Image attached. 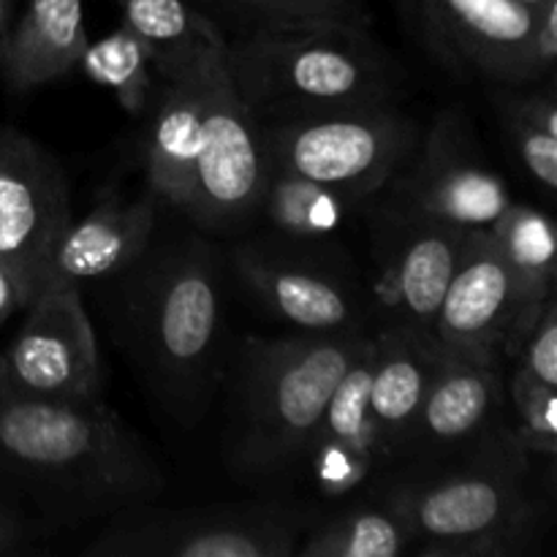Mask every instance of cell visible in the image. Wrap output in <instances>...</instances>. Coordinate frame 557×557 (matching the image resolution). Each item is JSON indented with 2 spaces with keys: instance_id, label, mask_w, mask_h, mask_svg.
I'll use <instances>...</instances> for the list:
<instances>
[{
  "instance_id": "obj_1",
  "label": "cell",
  "mask_w": 557,
  "mask_h": 557,
  "mask_svg": "<svg viewBox=\"0 0 557 557\" xmlns=\"http://www.w3.org/2000/svg\"><path fill=\"white\" fill-rule=\"evenodd\" d=\"M0 479L58 525L152 504L163 476L139 435L98 400H54L0 381Z\"/></svg>"
},
{
  "instance_id": "obj_2",
  "label": "cell",
  "mask_w": 557,
  "mask_h": 557,
  "mask_svg": "<svg viewBox=\"0 0 557 557\" xmlns=\"http://www.w3.org/2000/svg\"><path fill=\"white\" fill-rule=\"evenodd\" d=\"M364 337V332H299L245 343L226 441L234 473L270 479L302 460L337 381Z\"/></svg>"
},
{
  "instance_id": "obj_3",
  "label": "cell",
  "mask_w": 557,
  "mask_h": 557,
  "mask_svg": "<svg viewBox=\"0 0 557 557\" xmlns=\"http://www.w3.org/2000/svg\"><path fill=\"white\" fill-rule=\"evenodd\" d=\"M228 71L259 123L395 103L400 65L370 27L330 25L228 41Z\"/></svg>"
},
{
  "instance_id": "obj_4",
  "label": "cell",
  "mask_w": 557,
  "mask_h": 557,
  "mask_svg": "<svg viewBox=\"0 0 557 557\" xmlns=\"http://www.w3.org/2000/svg\"><path fill=\"white\" fill-rule=\"evenodd\" d=\"M531 455L495 424L468 462L392 490L419 557H509L531 547L542 506L528 495Z\"/></svg>"
},
{
  "instance_id": "obj_5",
  "label": "cell",
  "mask_w": 557,
  "mask_h": 557,
  "mask_svg": "<svg viewBox=\"0 0 557 557\" xmlns=\"http://www.w3.org/2000/svg\"><path fill=\"white\" fill-rule=\"evenodd\" d=\"M128 346L177 417L201 408L218 364L221 270L201 239L156 250L131 277Z\"/></svg>"
},
{
  "instance_id": "obj_6",
  "label": "cell",
  "mask_w": 557,
  "mask_h": 557,
  "mask_svg": "<svg viewBox=\"0 0 557 557\" xmlns=\"http://www.w3.org/2000/svg\"><path fill=\"white\" fill-rule=\"evenodd\" d=\"M270 166L373 199L419 147V131L395 103L259 123Z\"/></svg>"
},
{
  "instance_id": "obj_7",
  "label": "cell",
  "mask_w": 557,
  "mask_h": 557,
  "mask_svg": "<svg viewBox=\"0 0 557 557\" xmlns=\"http://www.w3.org/2000/svg\"><path fill=\"white\" fill-rule=\"evenodd\" d=\"M313 517L283 504L139 509L112 517L90 557H294Z\"/></svg>"
},
{
  "instance_id": "obj_8",
  "label": "cell",
  "mask_w": 557,
  "mask_h": 557,
  "mask_svg": "<svg viewBox=\"0 0 557 557\" xmlns=\"http://www.w3.org/2000/svg\"><path fill=\"white\" fill-rule=\"evenodd\" d=\"M201 125L205 136L185 215L210 232H234L256 218L267 158L259 120L237 92L226 54L205 69Z\"/></svg>"
},
{
  "instance_id": "obj_9",
  "label": "cell",
  "mask_w": 557,
  "mask_h": 557,
  "mask_svg": "<svg viewBox=\"0 0 557 557\" xmlns=\"http://www.w3.org/2000/svg\"><path fill=\"white\" fill-rule=\"evenodd\" d=\"M326 245L256 239L237 250V275L277 319L302 332H364V299Z\"/></svg>"
},
{
  "instance_id": "obj_10",
  "label": "cell",
  "mask_w": 557,
  "mask_h": 557,
  "mask_svg": "<svg viewBox=\"0 0 557 557\" xmlns=\"http://www.w3.org/2000/svg\"><path fill=\"white\" fill-rule=\"evenodd\" d=\"M408 166L389 183L392 199L384 210L473 232L493 226L511 205L506 183L476 156L455 114L438 117Z\"/></svg>"
},
{
  "instance_id": "obj_11",
  "label": "cell",
  "mask_w": 557,
  "mask_h": 557,
  "mask_svg": "<svg viewBox=\"0 0 557 557\" xmlns=\"http://www.w3.org/2000/svg\"><path fill=\"white\" fill-rule=\"evenodd\" d=\"M0 381L54 400L101 397V357L82 288H52L33 299L27 321L0 354Z\"/></svg>"
},
{
  "instance_id": "obj_12",
  "label": "cell",
  "mask_w": 557,
  "mask_h": 557,
  "mask_svg": "<svg viewBox=\"0 0 557 557\" xmlns=\"http://www.w3.org/2000/svg\"><path fill=\"white\" fill-rule=\"evenodd\" d=\"M71 221L69 180L58 158L22 131L0 128V261L25 281L33 299Z\"/></svg>"
},
{
  "instance_id": "obj_13",
  "label": "cell",
  "mask_w": 557,
  "mask_h": 557,
  "mask_svg": "<svg viewBox=\"0 0 557 557\" xmlns=\"http://www.w3.org/2000/svg\"><path fill=\"white\" fill-rule=\"evenodd\" d=\"M533 321L487 228L468 232L435 315L433 335L438 346L444 351L504 357L517 351Z\"/></svg>"
},
{
  "instance_id": "obj_14",
  "label": "cell",
  "mask_w": 557,
  "mask_h": 557,
  "mask_svg": "<svg viewBox=\"0 0 557 557\" xmlns=\"http://www.w3.org/2000/svg\"><path fill=\"white\" fill-rule=\"evenodd\" d=\"M424 41L460 76L531 87L528 38L536 9L517 0H419Z\"/></svg>"
},
{
  "instance_id": "obj_15",
  "label": "cell",
  "mask_w": 557,
  "mask_h": 557,
  "mask_svg": "<svg viewBox=\"0 0 557 557\" xmlns=\"http://www.w3.org/2000/svg\"><path fill=\"white\" fill-rule=\"evenodd\" d=\"M384 215L386 248L375 297L392 313L389 324L433 332L468 232L389 210Z\"/></svg>"
},
{
  "instance_id": "obj_16",
  "label": "cell",
  "mask_w": 557,
  "mask_h": 557,
  "mask_svg": "<svg viewBox=\"0 0 557 557\" xmlns=\"http://www.w3.org/2000/svg\"><path fill=\"white\" fill-rule=\"evenodd\" d=\"M370 375H373V335H368L337 381L302 460L310 482L326 498H343L362 487L381 460L379 435L370 417Z\"/></svg>"
},
{
  "instance_id": "obj_17",
  "label": "cell",
  "mask_w": 557,
  "mask_h": 557,
  "mask_svg": "<svg viewBox=\"0 0 557 557\" xmlns=\"http://www.w3.org/2000/svg\"><path fill=\"white\" fill-rule=\"evenodd\" d=\"M504 400L498 354H457L438 346L422 411L406 451L446 455L482 438Z\"/></svg>"
},
{
  "instance_id": "obj_18",
  "label": "cell",
  "mask_w": 557,
  "mask_h": 557,
  "mask_svg": "<svg viewBox=\"0 0 557 557\" xmlns=\"http://www.w3.org/2000/svg\"><path fill=\"white\" fill-rule=\"evenodd\" d=\"M156 232V207L150 199L98 201L85 218L71 221L44 267L38 294L120 275L131 270L150 248ZM36 294V297H38Z\"/></svg>"
},
{
  "instance_id": "obj_19",
  "label": "cell",
  "mask_w": 557,
  "mask_h": 557,
  "mask_svg": "<svg viewBox=\"0 0 557 557\" xmlns=\"http://www.w3.org/2000/svg\"><path fill=\"white\" fill-rule=\"evenodd\" d=\"M435 359L438 341L433 332L386 324L379 335H373L370 417L379 435L381 460L408 449Z\"/></svg>"
},
{
  "instance_id": "obj_20",
  "label": "cell",
  "mask_w": 557,
  "mask_h": 557,
  "mask_svg": "<svg viewBox=\"0 0 557 557\" xmlns=\"http://www.w3.org/2000/svg\"><path fill=\"white\" fill-rule=\"evenodd\" d=\"M87 27L82 0H27L0 60V76L14 92L65 79L85 52Z\"/></svg>"
},
{
  "instance_id": "obj_21",
  "label": "cell",
  "mask_w": 557,
  "mask_h": 557,
  "mask_svg": "<svg viewBox=\"0 0 557 557\" xmlns=\"http://www.w3.org/2000/svg\"><path fill=\"white\" fill-rule=\"evenodd\" d=\"M201 87L205 71L183 82H163L147 147V183L152 194L185 212L201 152Z\"/></svg>"
},
{
  "instance_id": "obj_22",
  "label": "cell",
  "mask_w": 557,
  "mask_h": 557,
  "mask_svg": "<svg viewBox=\"0 0 557 557\" xmlns=\"http://www.w3.org/2000/svg\"><path fill=\"white\" fill-rule=\"evenodd\" d=\"M125 25L150 47L161 82L199 76L228 49L226 36L188 0H117Z\"/></svg>"
},
{
  "instance_id": "obj_23",
  "label": "cell",
  "mask_w": 557,
  "mask_h": 557,
  "mask_svg": "<svg viewBox=\"0 0 557 557\" xmlns=\"http://www.w3.org/2000/svg\"><path fill=\"white\" fill-rule=\"evenodd\" d=\"M370 199L330 188L302 174L267 163L256 218H264L272 237L299 245H330Z\"/></svg>"
},
{
  "instance_id": "obj_24",
  "label": "cell",
  "mask_w": 557,
  "mask_h": 557,
  "mask_svg": "<svg viewBox=\"0 0 557 557\" xmlns=\"http://www.w3.org/2000/svg\"><path fill=\"white\" fill-rule=\"evenodd\" d=\"M226 41L330 25L370 27L368 0H188Z\"/></svg>"
},
{
  "instance_id": "obj_25",
  "label": "cell",
  "mask_w": 557,
  "mask_h": 557,
  "mask_svg": "<svg viewBox=\"0 0 557 557\" xmlns=\"http://www.w3.org/2000/svg\"><path fill=\"white\" fill-rule=\"evenodd\" d=\"M411 549V525L389 493L381 504H354L313 520L294 557H400Z\"/></svg>"
},
{
  "instance_id": "obj_26",
  "label": "cell",
  "mask_w": 557,
  "mask_h": 557,
  "mask_svg": "<svg viewBox=\"0 0 557 557\" xmlns=\"http://www.w3.org/2000/svg\"><path fill=\"white\" fill-rule=\"evenodd\" d=\"M500 259L515 277L517 294L531 319L555 297V223L539 207L511 201L487 228Z\"/></svg>"
},
{
  "instance_id": "obj_27",
  "label": "cell",
  "mask_w": 557,
  "mask_h": 557,
  "mask_svg": "<svg viewBox=\"0 0 557 557\" xmlns=\"http://www.w3.org/2000/svg\"><path fill=\"white\" fill-rule=\"evenodd\" d=\"M76 69L92 82L114 92L120 107L131 114H141L156 103L158 76L156 60L150 47L131 30L125 22H120L114 30L98 41H87ZM163 85V82H161Z\"/></svg>"
},
{
  "instance_id": "obj_28",
  "label": "cell",
  "mask_w": 557,
  "mask_h": 557,
  "mask_svg": "<svg viewBox=\"0 0 557 557\" xmlns=\"http://www.w3.org/2000/svg\"><path fill=\"white\" fill-rule=\"evenodd\" d=\"M498 109L509 128L522 166L533 183L553 194L557 188V103L553 85L498 87Z\"/></svg>"
},
{
  "instance_id": "obj_29",
  "label": "cell",
  "mask_w": 557,
  "mask_h": 557,
  "mask_svg": "<svg viewBox=\"0 0 557 557\" xmlns=\"http://www.w3.org/2000/svg\"><path fill=\"white\" fill-rule=\"evenodd\" d=\"M515 406V435L528 455L555 457L557 451V389L542 384L525 370L517 368L509 381Z\"/></svg>"
},
{
  "instance_id": "obj_30",
  "label": "cell",
  "mask_w": 557,
  "mask_h": 557,
  "mask_svg": "<svg viewBox=\"0 0 557 557\" xmlns=\"http://www.w3.org/2000/svg\"><path fill=\"white\" fill-rule=\"evenodd\" d=\"M517 357L520 364L517 368L525 370L542 384L555 386L557 389V302L555 297L547 299L542 310H539L536 321L531 330L522 335L520 346H517Z\"/></svg>"
},
{
  "instance_id": "obj_31",
  "label": "cell",
  "mask_w": 557,
  "mask_h": 557,
  "mask_svg": "<svg viewBox=\"0 0 557 557\" xmlns=\"http://www.w3.org/2000/svg\"><path fill=\"white\" fill-rule=\"evenodd\" d=\"M557 65V0H547L536 9L531 38H528V69L533 85L549 79Z\"/></svg>"
},
{
  "instance_id": "obj_32",
  "label": "cell",
  "mask_w": 557,
  "mask_h": 557,
  "mask_svg": "<svg viewBox=\"0 0 557 557\" xmlns=\"http://www.w3.org/2000/svg\"><path fill=\"white\" fill-rule=\"evenodd\" d=\"M47 528L38 520H30L22 509L0 495V557L30 555L38 547V539Z\"/></svg>"
},
{
  "instance_id": "obj_33",
  "label": "cell",
  "mask_w": 557,
  "mask_h": 557,
  "mask_svg": "<svg viewBox=\"0 0 557 557\" xmlns=\"http://www.w3.org/2000/svg\"><path fill=\"white\" fill-rule=\"evenodd\" d=\"M33 294L20 275L9 264L0 261V326L22 308H30Z\"/></svg>"
},
{
  "instance_id": "obj_34",
  "label": "cell",
  "mask_w": 557,
  "mask_h": 557,
  "mask_svg": "<svg viewBox=\"0 0 557 557\" xmlns=\"http://www.w3.org/2000/svg\"><path fill=\"white\" fill-rule=\"evenodd\" d=\"M16 22V0H0V60H3L5 44Z\"/></svg>"
},
{
  "instance_id": "obj_35",
  "label": "cell",
  "mask_w": 557,
  "mask_h": 557,
  "mask_svg": "<svg viewBox=\"0 0 557 557\" xmlns=\"http://www.w3.org/2000/svg\"><path fill=\"white\" fill-rule=\"evenodd\" d=\"M517 3L528 5V9H539V5H544V3H547V0H517Z\"/></svg>"
}]
</instances>
